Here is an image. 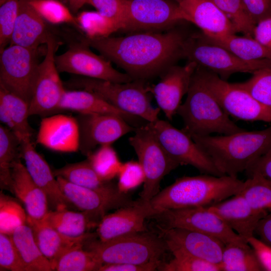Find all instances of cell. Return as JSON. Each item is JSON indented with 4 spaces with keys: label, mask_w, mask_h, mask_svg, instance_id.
Instances as JSON below:
<instances>
[{
    "label": "cell",
    "mask_w": 271,
    "mask_h": 271,
    "mask_svg": "<svg viewBox=\"0 0 271 271\" xmlns=\"http://www.w3.org/2000/svg\"><path fill=\"white\" fill-rule=\"evenodd\" d=\"M186 38L181 31L172 29L95 39L81 35L78 39L122 69L133 80L145 81L160 76L183 57Z\"/></svg>",
    "instance_id": "6da1fadb"
},
{
    "label": "cell",
    "mask_w": 271,
    "mask_h": 271,
    "mask_svg": "<svg viewBox=\"0 0 271 271\" xmlns=\"http://www.w3.org/2000/svg\"><path fill=\"white\" fill-rule=\"evenodd\" d=\"M243 185L244 181L228 175L178 178L148 202L152 217L170 209L211 206L238 194Z\"/></svg>",
    "instance_id": "7a4b0ae2"
},
{
    "label": "cell",
    "mask_w": 271,
    "mask_h": 271,
    "mask_svg": "<svg viewBox=\"0 0 271 271\" xmlns=\"http://www.w3.org/2000/svg\"><path fill=\"white\" fill-rule=\"evenodd\" d=\"M191 138L223 175L234 177L271 150V125L259 130Z\"/></svg>",
    "instance_id": "3957f363"
},
{
    "label": "cell",
    "mask_w": 271,
    "mask_h": 271,
    "mask_svg": "<svg viewBox=\"0 0 271 271\" xmlns=\"http://www.w3.org/2000/svg\"><path fill=\"white\" fill-rule=\"evenodd\" d=\"M176 114L183 120L182 129L191 137L214 133L230 134L245 130L230 118L196 71L186 99L179 107Z\"/></svg>",
    "instance_id": "277c9868"
},
{
    "label": "cell",
    "mask_w": 271,
    "mask_h": 271,
    "mask_svg": "<svg viewBox=\"0 0 271 271\" xmlns=\"http://www.w3.org/2000/svg\"><path fill=\"white\" fill-rule=\"evenodd\" d=\"M64 85L71 89L92 92L117 109L148 122L159 119L160 109L152 105L150 87L143 80L119 83L78 76L69 79Z\"/></svg>",
    "instance_id": "5b68a950"
},
{
    "label": "cell",
    "mask_w": 271,
    "mask_h": 271,
    "mask_svg": "<svg viewBox=\"0 0 271 271\" xmlns=\"http://www.w3.org/2000/svg\"><path fill=\"white\" fill-rule=\"evenodd\" d=\"M93 239L86 243L87 249L92 252L102 264L145 263L160 260L168 250L165 241L160 234L147 231L106 241Z\"/></svg>",
    "instance_id": "8992f818"
},
{
    "label": "cell",
    "mask_w": 271,
    "mask_h": 271,
    "mask_svg": "<svg viewBox=\"0 0 271 271\" xmlns=\"http://www.w3.org/2000/svg\"><path fill=\"white\" fill-rule=\"evenodd\" d=\"M134 131L128 142L137 155L145 177L139 200L148 202L159 192L163 178L180 165L165 150L150 122L136 127Z\"/></svg>",
    "instance_id": "52a82bcc"
},
{
    "label": "cell",
    "mask_w": 271,
    "mask_h": 271,
    "mask_svg": "<svg viewBox=\"0 0 271 271\" xmlns=\"http://www.w3.org/2000/svg\"><path fill=\"white\" fill-rule=\"evenodd\" d=\"M183 57L226 80L236 73H249L271 66V59L246 60L224 48L208 43L196 34L186 38Z\"/></svg>",
    "instance_id": "ba28073f"
},
{
    "label": "cell",
    "mask_w": 271,
    "mask_h": 271,
    "mask_svg": "<svg viewBox=\"0 0 271 271\" xmlns=\"http://www.w3.org/2000/svg\"><path fill=\"white\" fill-rule=\"evenodd\" d=\"M195 71L229 116L243 121L271 122V108L259 102L246 90L201 67L197 66Z\"/></svg>",
    "instance_id": "9c48e42d"
},
{
    "label": "cell",
    "mask_w": 271,
    "mask_h": 271,
    "mask_svg": "<svg viewBox=\"0 0 271 271\" xmlns=\"http://www.w3.org/2000/svg\"><path fill=\"white\" fill-rule=\"evenodd\" d=\"M39 48L10 44L1 51L0 86L29 104L36 80Z\"/></svg>",
    "instance_id": "30bf717a"
},
{
    "label": "cell",
    "mask_w": 271,
    "mask_h": 271,
    "mask_svg": "<svg viewBox=\"0 0 271 271\" xmlns=\"http://www.w3.org/2000/svg\"><path fill=\"white\" fill-rule=\"evenodd\" d=\"M60 44L53 33L47 39L45 57L39 64L29 103V116H47L59 111V105L66 90L55 61Z\"/></svg>",
    "instance_id": "8fae6325"
},
{
    "label": "cell",
    "mask_w": 271,
    "mask_h": 271,
    "mask_svg": "<svg viewBox=\"0 0 271 271\" xmlns=\"http://www.w3.org/2000/svg\"><path fill=\"white\" fill-rule=\"evenodd\" d=\"M186 21L179 4L171 0H127L122 31L136 33L162 31Z\"/></svg>",
    "instance_id": "7c38bea8"
},
{
    "label": "cell",
    "mask_w": 271,
    "mask_h": 271,
    "mask_svg": "<svg viewBox=\"0 0 271 271\" xmlns=\"http://www.w3.org/2000/svg\"><path fill=\"white\" fill-rule=\"evenodd\" d=\"M150 123L162 147L180 165L192 166L203 174L216 176L224 175L210 158L182 129L159 119Z\"/></svg>",
    "instance_id": "4fadbf2b"
},
{
    "label": "cell",
    "mask_w": 271,
    "mask_h": 271,
    "mask_svg": "<svg viewBox=\"0 0 271 271\" xmlns=\"http://www.w3.org/2000/svg\"><path fill=\"white\" fill-rule=\"evenodd\" d=\"M89 47L79 39L78 42L70 43L66 51L55 56L58 71L114 82L133 80L126 73L116 70L110 61L101 55L95 54Z\"/></svg>",
    "instance_id": "5bb4252c"
},
{
    "label": "cell",
    "mask_w": 271,
    "mask_h": 271,
    "mask_svg": "<svg viewBox=\"0 0 271 271\" xmlns=\"http://www.w3.org/2000/svg\"><path fill=\"white\" fill-rule=\"evenodd\" d=\"M165 228H181L215 237L225 244L247 242L230 228L207 207H194L165 211L154 216Z\"/></svg>",
    "instance_id": "9a60e30c"
},
{
    "label": "cell",
    "mask_w": 271,
    "mask_h": 271,
    "mask_svg": "<svg viewBox=\"0 0 271 271\" xmlns=\"http://www.w3.org/2000/svg\"><path fill=\"white\" fill-rule=\"evenodd\" d=\"M79 151L86 157L99 146L111 145L125 134L134 131L123 117L111 114H78Z\"/></svg>",
    "instance_id": "2e32d148"
},
{
    "label": "cell",
    "mask_w": 271,
    "mask_h": 271,
    "mask_svg": "<svg viewBox=\"0 0 271 271\" xmlns=\"http://www.w3.org/2000/svg\"><path fill=\"white\" fill-rule=\"evenodd\" d=\"M158 227L171 253L180 252L219 265L225 245L220 239L184 228Z\"/></svg>",
    "instance_id": "e0dca14e"
},
{
    "label": "cell",
    "mask_w": 271,
    "mask_h": 271,
    "mask_svg": "<svg viewBox=\"0 0 271 271\" xmlns=\"http://www.w3.org/2000/svg\"><path fill=\"white\" fill-rule=\"evenodd\" d=\"M61 190L74 207L103 217L113 209L135 203L127 193L118 189L112 190L93 189L71 183L61 177H56Z\"/></svg>",
    "instance_id": "ac0fdd59"
},
{
    "label": "cell",
    "mask_w": 271,
    "mask_h": 271,
    "mask_svg": "<svg viewBox=\"0 0 271 271\" xmlns=\"http://www.w3.org/2000/svg\"><path fill=\"white\" fill-rule=\"evenodd\" d=\"M197 67L191 61L184 66L172 65L160 75L159 82L150 87L159 107L169 120H172L176 114Z\"/></svg>",
    "instance_id": "d6986e66"
},
{
    "label": "cell",
    "mask_w": 271,
    "mask_h": 271,
    "mask_svg": "<svg viewBox=\"0 0 271 271\" xmlns=\"http://www.w3.org/2000/svg\"><path fill=\"white\" fill-rule=\"evenodd\" d=\"M152 217L148 202L139 200L105 214L96 227L99 240L106 241L126 235L147 231L145 220Z\"/></svg>",
    "instance_id": "ffe728a7"
},
{
    "label": "cell",
    "mask_w": 271,
    "mask_h": 271,
    "mask_svg": "<svg viewBox=\"0 0 271 271\" xmlns=\"http://www.w3.org/2000/svg\"><path fill=\"white\" fill-rule=\"evenodd\" d=\"M36 142L54 151L77 152L79 129L76 117L63 114L45 116L41 119Z\"/></svg>",
    "instance_id": "44dd1931"
},
{
    "label": "cell",
    "mask_w": 271,
    "mask_h": 271,
    "mask_svg": "<svg viewBox=\"0 0 271 271\" xmlns=\"http://www.w3.org/2000/svg\"><path fill=\"white\" fill-rule=\"evenodd\" d=\"M21 148L22 158L29 174L44 192L53 210L74 207L62 192L53 171L36 150L31 140L21 142Z\"/></svg>",
    "instance_id": "7402d4cb"
},
{
    "label": "cell",
    "mask_w": 271,
    "mask_h": 271,
    "mask_svg": "<svg viewBox=\"0 0 271 271\" xmlns=\"http://www.w3.org/2000/svg\"><path fill=\"white\" fill-rule=\"evenodd\" d=\"M207 207L246 240L254 236L258 222L268 213L253 208L239 193Z\"/></svg>",
    "instance_id": "603a6c76"
},
{
    "label": "cell",
    "mask_w": 271,
    "mask_h": 271,
    "mask_svg": "<svg viewBox=\"0 0 271 271\" xmlns=\"http://www.w3.org/2000/svg\"><path fill=\"white\" fill-rule=\"evenodd\" d=\"M178 4L186 21L194 24L202 33L236 34L232 22L213 0H182Z\"/></svg>",
    "instance_id": "cb8c5ba5"
},
{
    "label": "cell",
    "mask_w": 271,
    "mask_h": 271,
    "mask_svg": "<svg viewBox=\"0 0 271 271\" xmlns=\"http://www.w3.org/2000/svg\"><path fill=\"white\" fill-rule=\"evenodd\" d=\"M26 224L31 228L38 247L51 263L53 270L57 260L66 251L76 245L86 244L95 236L88 232L79 237H70L59 232L43 219H35L28 215Z\"/></svg>",
    "instance_id": "d4e9b609"
},
{
    "label": "cell",
    "mask_w": 271,
    "mask_h": 271,
    "mask_svg": "<svg viewBox=\"0 0 271 271\" xmlns=\"http://www.w3.org/2000/svg\"><path fill=\"white\" fill-rule=\"evenodd\" d=\"M12 177V193L24 204L27 215L35 219L44 218L49 211L48 199L21 159L14 164Z\"/></svg>",
    "instance_id": "484cf974"
},
{
    "label": "cell",
    "mask_w": 271,
    "mask_h": 271,
    "mask_svg": "<svg viewBox=\"0 0 271 271\" xmlns=\"http://www.w3.org/2000/svg\"><path fill=\"white\" fill-rule=\"evenodd\" d=\"M48 23L30 5L21 0L19 14L10 44L29 48H39L53 34Z\"/></svg>",
    "instance_id": "4316f807"
},
{
    "label": "cell",
    "mask_w": 271,
    "mask_h": 271,
    "mask_svg": "<svg viewBox=\"0 0 271 271\" xmlns=\"http://www.w3.org/2000/svg\"><path fill=\"white\" fill-rule=\"evenodd\" d=\"M58 110L78 114H115L123 117L128 123L141 119L117 109L96 94L84 89L66 90Z\"/></svg>",
    "instance_id": "83f0119b"
},
{
    "label": "cell",
    "mask_w": 271,
    "mask_h": 271,
    "mask_svg": "<svg viewBox=\"0 0 271 271\" xmlns=\"http://www.w3.org/2000/svg\"><path fill=\"white\" fill-rule=\"evenodd\" d=\"M29 103L0 86V120L20 142L31 140L33 129L28 122Z\"/></svg>",
    "instance_id": "f1b7e54d"
},
{
    "label": "cell",
    "mask_w": 271,
    "mask_h": 271,
    "mask_svg": "<svg viewBox=\"0 0 271 271\" xmlns=\"http://www.w3.org/2000/svg\"><path fill=\"white\" fill-rule=\"evenodd\" d=\"M102 217L91 212L71 211L67 208L49 210L43 219L62 234L72 237L82 236L97 226Z\"/></svg>",
    "instance_id": "f546056e"
},
{
    "label": "cell",
    "mask_w": 271,
    "mask_h": 271,
    "mask_svg": "<svg viewBox=\"0 0 271 271\" xmlns=\"http://www.w3.org/2000/svg\"><path fill=\"white\" fill-rule=\"evenodd\" d=\"M204 41L221 47L236 56L246 60L271 59V52L253 37L235 34L221 35L198 34Z\"/></svg>",
    "instance_id": "4dcf8cb0"
},
{
    "label": "cell",
    "mask_w": 271,
    "mask_h": 271,
    "mask_svg": "<svg viewBox=\"0 0 271 271\" xmlns=\"http://www.w3.org/2000/svg\"><path fill=\"white\" fill-rule=\"evenodd\" d=\"M11 236L26 271L53 270L51 263L38 247L28 225L19 227Z\"/></svg>",
    "instance_id": "1f68e13d"
},
{
    "label": "cell",
    "mask_w": 271,
    "mask_h": 271,
    "mask_svg": "<svg viewBox=\"0 0 271 271\" xmlns=\"http://www.w3.org/2000/svg\"><path fill=\"white\" fill-rule=\"evenodd\" d=\"M56 177H61L76 185L93 189L112 190L117 189V184L101 178L94 170L87 159L80 162L68 164L55 169Z\"/></svg>",
    "instance_id": "d6a6232c"
},
{
    "label": "cell",
    "mask_w": 271,
    "mask_h": 271,
    "mask_svg": "<svg viewBox=\"0 0 271 271\" xmlns=\"http://www.w3.org/2000/svg\"><path fill=\"white\" fill-rule=\"evenodd\" d=\"M22 158L21 142L8 127L0 125V186L11 193L12 168Z\"/></svg>",
    "instance_id": "836d02e7"
},
{
    "label": "cell",
    "mask_w": 271,
    "mask_h": 271,
    "mask_svg": "<svg viewBox=\"0 0 271 271\" xmlns=\"http://www.w3.org/2000/svg\"><path fill=\"white\" fill-rule=\"evenodd\" d=\"M219 265L221 271L263 270L248 242L225 244Z\"/></svg>",
    "instance_id": "e575fe53"
},
{
    "label": "cell",
    "mask_w": 271,
    "mask_h": 271,
    "mask_svg": "<svg viewBox=\"0 0 271 271\" xmlns=\"http://www.w3.org/2000/svg\"><path fill=\"white\" fill-rule=\"evenodd\" d=\"M85 245H76L66 251L57 260L53 270L98 271L102 263L92 252L84 248Z\"/></svg>",
    "instance_id": "d590c367"
},
{
    "label": "cell",
    "mask_w": 271,
    "mask_h": 271,
    "mask_svg": "<svg viewBox=\"0 0 271 271\" xmlns=\"http://www.w3.org/2000/svg\"><path fill=\"white\" fill-rule=\"evenodd\" d=\"M239 194L255 210L265 211L271 208V180L260 174L248 177Z\"/></svg>",
    "instance_id": "8d00e7d4"
},
{
    "label": "cell",
    "mask_w": 271,
    "mask_h": 271,
    "mask_svg": "<svg viewBox=\"0 0 271 271\" xmlns=\"http://www.w3.org/2000/svg\"><path fill=\"white\" fill-rule=\"evenodd\" d=\"M87 159L96 173L106 181L117 176L123 164L111 145L99 147L87 156Z\"/></svg>",
    "instance_id": "74e56055"
},
{
    "label": "cell",
    "mask_w": 271,
    "mask_h": 271,
    "mask_svg": "<svg viewBox=\"0 0 271 271\" xmlns=\"http://www.w3.org/2000/svg\"><path fill=\"white\" fill-rule=\"evenodd\" d=\"M30 5L48 24H68L78 30L76 16L65 4L60 0H28Z\"/></svg>",
    "instance_id": "f35d334b"
},
{
    "label": "cell",
    "mask_w": 271,
    "mask_h": 271,
    "mask_svg": "<svg viewBox=\"0 0 271 271\" xmlns=\"http://www.w3.org/2000/svg\"><path fill=\"white\" fill-rule=\"evenodd\" d=\"M76 19L79 30L91 39L110 36L118 31L115 24L97 11H83L78 13Z\"/></svg>",
    "instance_id": "ab89813d"
},
{
    "label": "cell",
    "mask_w": 271,
    "mask_h": 271,
    "mask_svg": "<svg viewBox=\"0 0 271 271\" xmlns=\"http://www.w3.org/2000/svg\"><path fill=\"white\" fill-rule=\"evenodd\" d=\"M27 213L13 199L0 193V233L12 235L20 226L26 224Z\"/></svg>",
    "instance_id": "60d3db41"
},
{
    "label": "cell",
    "mask_w": 271,
    "mask_h": 271,
    "mask_svg": "<svg viewBox=\"0 0 271 271\" xmlns=\"http://www.w3.org/2000/svg\"><path fill=\"white\" fill-rule=\"evenodd\" d=\"M233 25L236 33L252 37L255 24L242 0H213Z\"/></svg>",
    "instance_id": "b9f144b4"
},
{
    "label": "cell",
    "mask_w": 271,
    "mask_h": 271,
    "mask_svg": "<svg viewBox=\"0 0 271 271\" xmlns=\"http://www.w3.org/2000/svg\"><path fill=\"white\" fill-rule=\"evenodd\" d=\"M247 80L234 83L264 105L271 108V66L259 69Z\"/></svg>",
    "instance_id": "7bdbcfd3"
},
{
    "label": "cell",
    "mask_w": 271,
    "mask_h": 271,
    "mask_svg": "<svg viewBox=\"0 0 271 271\" xmlns=\"http://www.w3.org/2000/svg\"><path fill=\"white\" fill-rule=\"evenodd\" d=\"M173 257L161 264L163 271H221L219 264L178 252H172Z\"/></svg>",
    "instance_id": "ee69618b"
},
{
    "label": "cell",
    "mask_w": 271,
    "mask_h": 271,
    "mask_svg": "<svg viewBox=\"0 0 271 271\" xmlns=\"http://www.w3.org/2000/svg\"><path fill=\"white\" fill-rule=\"evenodd\" d=\"M21 0H1L0 50L10 43L19 14Z\"/></svg>",
    "instance_id": "f6af8a7d"
},
{
    "label": "cell",
    "mask_w": 271,
    "mask_h": 271,
    "mask_svg": "<svg viewBox=\"0 0 271 271\" xmlns=\"http://www.w3.org/2000/svg\"><path fill=\"white\" fill-rule=\"evenodd\" d=\"M117 177L118 189L124 193H128L144 184L145 179L141 164L134 161L123 163Z\"/></svg>",
    "instance_id": "bcb514c9"
},
{
    "label": "cell",
    "mask_w": 271,
    "mask_h": 271,
    "mask_svg": "<svg viewBox=\"0 0 271 271\" xmlns=\"http://www.w3.org/2000/svg\"><path fill=\"white\" fill-rule=\"evenodd\" d=\"M88 4L113 22L118 31L122 30L126 13L127 0H89Z\"/></svg>",
    "instance_id": "7dc6e473"
},
{
    "label": "cell",
    "mask_w": 271,
    "mask_h": 271,
    "mask_svg": "<svg viewBox=\"0 0 271 271\" xmlns=\"http://www.w3.org/2000/svg\"><path fill=\"white\" fill-rule=\"evenodd\" d=\"M0 267L11 271H26L11 235L0 233Z\"/></svg>",
    "instance_id": "c3c4849f"
},
{
    "label": "cell",
    "mask_w": 271,
    "mask_h": 271,
    "mask_svg": "<svg viewBox=\"0 0 271 271\" xmlns=\"http://www.w3.org/2000/svg\"><path fill=\"white\" fill-rule=\"evenodd\" d=\"M263 270L271 271V246L254 236L247 239Z\"/></svg>",
    "instance_id": "681fc988"
},
{
    "label": "cell",
    "mask_w": 271,
    "mask_h": 271,
    "mask_svg": "<svg viewBox=\"0 0 271 271\" xmlns=\"http://www.w3.org/2000/svg\"><path fill=\"white\" fill-rule=\"evenodd\" d=\"M162 264L161 259L145 263H108L103 264L98 271H154L159 269Z\"/></svg>",
    "instance_id": "f907efd6"
},
{
    "label": "cell",
    "mask_w": 271,
    "mask_h": 271,
    "mask_svg": "<svg viewBox=\"0 0 271 271\" xmlns=\"http://www.w3.org/2000/svg\"><path fill=\"white\" fill-rule=\"evenodd\" d=\"M249 16L256 24L271 16V0H242Z\"/></svg>",
    "instance_id": "816d5d0a"
},
{
    "label": "cell",
    "mask_w": 271,
    "mask_h": 271,
    "mask_svg": "<svg viewBox=\"0 0 271 271\" xmlns=\"http://www.w3.org/2000/svg\"><path fill=\"white\" fill-rule=\"evenodd\" d=\"M252 37L271 52V16L262 19L256 24Z\"/></svg>",
    "instance_id": "f5cc1de1"
},
{
    "label": "cell",
    "mask_w": 271,
    "mask_h": 271,
    "mask_svg": "<svg viewBox=\"0 0 271 271\" xmlns=\"http://www.w3.org/2000/svg\"><path fill=\"white\" fill-rule=\"evenodd\" d=\"M245 172L248 177L258 174L271 180V150L253 164Z\"/></svg>",
    "instance_id": "db71d44e"
},
{
    "label": "cell",
    "mask_w": 271,
    "mask_h": 271,
    "mask_svg": "<svg viewBox=\"0 0 271 271\" xmlns=\"http://www.w3.org/2000/svg\"><path fill=\"white\" fill-rule=\"evenodd\" d=\"M258 222L254 230L261 240L271 246V211Z\"/></svg>",
    "instance_id": "11a10c76"
},
{
    "label": "cell",
    "mask_w": 271,
    "mask_h": 271,
    "mask_svg": "<svg viewBox=\"0 0 271 271\" xmlns=\"http://www.w3.org/2000/svg\"><path fill=\"white\" fill-rule=\"evenodd\" d=\"M89 0H67L69 8L74 15L85 4H88Z\"/></svg>",
    "instance_id": "9f6ffc18"
},
{
    "label": "cell",
    "mask_w": 271,
    "mask_h": 271,
    "mask_svg": "<svg viewBox=\"0 0 271 271\" xmlns=\"http://www.w3.org/2000/svg\"><path fill=\"white\" fill-rule=\"evenodd\" d=\"M172 1L176 2V3H177L178 4V3H180L182 0H172Z\"/></svg>",
    "instance_id": "6f0895ef"
},
{
    "label": "cell",
    "mask_w": 271,
    "mask_h": 271,
    "mask_svg": "<svg viewBox=\"0 0 271 271\" xmlns=\"http://www.w3.org/2000/svg\"><path fill=\"white\" fill-rule=\"evenodd\" d=\"M60 1H62V2H63L65 4L66 3H68L67 0H60Z\"/></svg>",
    "instance_id": "680465c9"
},
{
    "label": "cell",
    "mask_w": 271,
    "mask_h": 271,
    "mask_svg": "<svg viewBox=\"0 0 271 271\" xmlns=\"http://www.w3.org/2000/svg\"><path fill=\"white\" fill-rule=\"evenodd\" d=\"M268 211H271V208L268 210Z\"/></svg>",
    "instance_id": "91938a15"
}]
</instances>
